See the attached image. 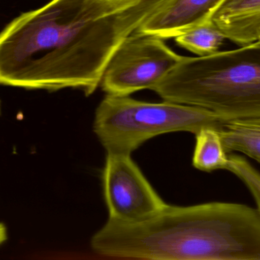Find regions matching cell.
<instances>
[{
  "label": "cell",
  "mask_w": 260,
  "mask_h": 260,
  "mask_svg": "<svg viewBox=\"0 0 260 260\" xmlns=\"http://www.w3.org/2000/svg\"><path fill=\"white\" fill-rule=\"evenodd\" d=\"M224 0H165L136 32L168 39L211 19Z\"/></svg>",
  "instance_id": "obj_7"
},
{
  "label": "cell",
  "mask_w": 260,
  "mask_h": 260,
  "mask_svg": "<svg viewBox=\"0 0 260 260\" xmlns=\"http://www.w3.org/2000/svg\"><path fill=\"white\" fill-rule=\"evenodd\" d=\"M192 157L194 167L204 172L227 170L229 154L226 151L218 128L206 127L196 133Z\"/></svg>",
  "instance_id": "obj_10"
},
{
  "label": "cell",
  "mask_w": 260,
  "mask_h": 260,
  "mask_svg": "<svg viewBox=\"0 0 260 260\" xmlns=\"http://www.w3.org/2000/svg\"><path fill=\"white\" fill-rule=\"evenodd\" d=\"M174 38L178 45L198 56L217 53L227 40L211 19L191 27Z\"/></svg>",
  "instance_id": "obj_11"
},
{
  "label": "cell",
  "mask_w": 260,
  "mask_h": 260,
  "mask_svg": "<svg viewBox=\"0 0 260 260\" xmlns=\"http://www.w3.org/2000/svg\"><path fill=\"white\" fill-rule=\"evenodd\" d=\"M218 131L228 153H241L260 164V114L228 119Z\"/></svg>",
  "instance_id": "obj_9"
},
{
  "label": "cell",
  "mask_w": 260,
  "mask_h": 260,
  "mask_svg": "<svg viewBox=\"0 0 260 260\" xmlns=\"http://www.w3.org/2000/svg\"><path fill=\"white\" fill-rule=\"evenodd\" d=\"M102 180L108 219L139 222L157 215L168 206L130 154L107 152Z\"/></svg>",
  "instance_id": "obj_6"
},
{
  "label": "cell",
  "mask_w": 260,
  "mask_h": 260,
  "mask_svg": "<svg viewBox=\"0 0 260 260\" xmlns=\"http://www.w3.org/2000/svg\"><path fill=\"white\" fill-rule=\"evenodd\" d=\"M7 239V230L6 226L0 223V245Z\"/></svg>",
  "instance_id": "obj_13"
},
{
  "label": "cell",
  "mask_w": 260,
  "mask_h": 260,
  "mask_svg": "<svg viewBox=\"0 0 260 260\" xmlns=\"http://www.w3.org/2000/svg\"><path fill=\"white\" fill-rule=\"evenodd\" d=\"M164 0H51L0 33V85L87 96L114 50Z\"/></svg>",
  "instance_id": "obj_1"
},
{
  "label": "cell",
  "mask_w": 260,
  "mask_h": 260,
  "mask_svg": "<svg viewBox=\"0 0 260 260\" xmlns=\"http://www.w3.org/2000/svg\"><path fill=\"white\" fill-rule=\"evenodd\" d=\"M259 41H260V39L259 40Z\"/></svg>",
  "instance_id": "obj_16"
},
{
  "label": "cell",
  "mask_w": 260,
  "mask_h": 260,
  "mask_svg": "<svg viewBox=\"0 0 260 260\" xmlns=\"http://www.w3.org/2000/svg\"><path fill=\"white\" fill-rule=\"evenodd\" d=\"M227 170L236 176L251 192L260 214V172L243 156L229 154Z\"/></svg>",
  "instance_id": "obj_12"
},
{
  "label": "cell",
  "mask_w": 260,
  "mask_h": 260,
  "mask_svg": "<svg viewBox=\"0 0 260 260\" xmlns=\"http://www.w3.org/2000/svg\"><path fill=\"white\" fill-rule=\"evenodd\" d=\"M183 57L161 38L134 32L114 50L100 85L107 95L117 96L152 90Z\"/></svg>",
  "instance_id": "obj_5"
},
{
  "label": "cell",
  "mask_w": 260,
  "mask_h": 260,
  "mask_svg": "<svg viewBox=\"0 0 260 260\" xmlns=\"http://www.w3.org/2000/svg\"><path fill=\"white\" fill-rule=\"evenodd\" d=\"M99 256L151 260H260V214L239 203L168 205L145 221L108 219L91 240Z\"/></svg>",
  "instance_id": "obj_2"
},
{
  "label": "cell",
  "mask_w": 260,
  "mask_h": 260,
  "mask_svg": "<svg viewBox=\"0 0 260 260\" xmlns=\"http://www.w3.org/2000/svg\"><path fill=\"white\" fill-rule=\"evenodd\" d=\"M226 120L201 107L107 95L96 109L94 132L107 152L131 154L145 141L160 134L179 131L195 134L206 127L219 129Z\"/></svg>",
  "instance_id": "obj_4"
},
{
  "label": "cell",
  "mask_w": 260,
  "mask_h": 260,
  "mask_svg": "<svg viewBox=\"0 0 260 260\" xmlns=\"http://www.w3.org/2000/svg\"><path fill=\"white\" fill-rule=\"evenodd\" d=\"M211 20L240 47L256 42L260 39V0H224Z\"/></svg>",
  "instance_id": "obj_8"
},
{
  "label": "cell",
  "mask_w": 260,
  "mask_h": 260,
  "mask_svg": "<svg viewBox=\"0 0 260 260\" xmlns=\"http://www.w3.org/2000/svg\"><path fill=\"white\" fill-rule=\"evenodd\" d=\"M0 112H1V102H0Z\"/></svg>",
  "instance_id": "obj_14"
},
{
  "label": "cell",
  "mask_w": 260,
  "mask_h": 260,
  "mask_svg": "<svg viewBox=\"0 0 260 260\" xmlns=\"http://www.w3.org/2000/svg\"><path fill=\"white\" fill-rule=\"evenodd\" d=\"M117 1H126V0H117Z\"/></svg>",
  "instance_id": "obj_15"
},
{
  "label": "cell",
  "mask_w": 260,
  "mask_h": 260,
  "mask_svg": "<svg viewBox=\"0 0 260 260\" xmlns=\"http://www.w3.org/2000/svg\"><path fill=\"white\" fill-rule=\"evenodd\" d=\"M163 100L226 119L260 114V41L204 56H183L154 88Z\"/></svg>",
  "instance_id": "obj_3"
}]
</instances>
